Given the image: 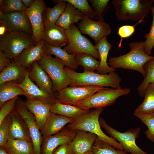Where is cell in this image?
Here are the masks:
<instances>
[{"label": "cell", "mask_w": 154, "mask_h": 154, "mask_svg": "<svg viewBox=\"0 0 154 154\" xmlns=\"http://www.w3.org/2000/svg\"><path fill=\"white\" fill-rule=\"evenodd\" d=\"M130 50L127 53L117 57H110L108 64L111 67L137 71L145 76L144 65L154 58L146 53L144 41L133 42L129 44Z\"/></svg>", "instance_id": "6da1fadb"}, {"label": "cell", "mask_w": 154, "mask_h": 154, "mask_svg": "<svg viewBox=\"0 0 154 154\" xmlns=\"http://www.w3.org/2000/svg\"><path fill=\"white\" fill-rule=\"evenodd\" d=\"M103 110V108H95L73 120L67 126L68 129L74 131L82 130L92 133L96 135L99 139L112 145L115 148L123 150L119 143L113 137L107 135L102 130L99 118Z\"/></svg>", "instance_id": "7a4b0ae2"}, {"label": "cell", "mask_w": 154, "mask_h": 154, "mask_svg": "<svg viewBox=\"0 0 154 154\" xmlns=\"http://www.w3.org/2000/svg\"><path fill=\"white\" fill-rule=\"evenodd\" d=\"M112 4L119 21L142 20L151 10L154 0H113Z\"/></svg>", "instance_id": "3957f363"}, {"label": "cell", "mask_w": 154, "mask_h": 154, "mask_svg": "<svg viewBox=\"0 0 154 154\" xmlns=\"http://www.w3.org/2000/svg\"><path fill=\"white\" fill-rule=\"evenodd\" d=\"M64 69L71 79L70 86H96L121 88L120 84L122 79L115 72L103 74L94 72H78L66 67Z\"/></svg>", "instance_id": "277c9868"}, {"label": "cell", "mask_w": 154, "mask_h": 154, "mask_svg": "<svg viewBox=\"0 0 154 154\" xmlns=\"http://www.w3.org/2000/svg\"><path fill=\"white\" fill-rule=\"evenodd\" d=\"M33 36L21 32H7L0 36V51L14 61L25 49L35 45Z\"/></svg>", "instance_id": "5b68a950"}, {"label": "cell", "mask_w": 154, "mask_h": 154, "mask_svg": "<svg viewBox=\"0 0 154 154\" xmlns=\"http://www.w3.org/2000/svg\"><path fill=\"white\" fill-rule=\"evenodd\" d=\"M130 91L128 88L114 89L106 87L72 105L85 110L103 108L113 105L118 98L128 94Z\"/></svg>", "instance_id": "8992f818"}, {"label": "cell", "mask_w": 154, "mask_h": 154, "mask_svg": "<svg viewBox=\"0 0 154 154\" xmlns=\"http://www.w3.org/2000/svg\"><path fill=\"white\" fill-rule=\"evenodd\" d=\"M37 62L50 78L54 90L58 92L70 85L71 79L64 69V64L59 58L45 53Z\"/></svg>", "instance_id": "52a82bcc"}, {"label": "cell", "mask_w": 154, "mask_h": 154, "mask_svg": "<svg viewBox=\"0 0 154 154\" xmlns=\"http://www.w3.org/2000/svg\"><path fill=\"white\" fill-rule=\"evenodd\" d=\"M69 42L64 49L69 54L81 53L89 54L96 58L100 59L98 50L89 39L83 36L78 28L74 24L65 30Z\"/></svg>", "instance_id": "ba28073f"}, {"label": "cell", "mask_w": 154, "mask_h": 154, "mask_svg": "<svg viewBox=\"0 0 154 154\" xmlns=\"http://www.w3.org/2000/svg\"><path fill=\"white\" fill-rule=\"evenodd\" d=\"M101 127L121 145L123 150L131 154H149L137 146L135 142L140 132L139 127L131 128L124 132L117 131L109 125L102 117L99 119Z\"/></svg>", "instance_id": "9c48e42d"}, {"label": "cell", "mask_w": 154, "mask_h": 154, "mask_svg": "<svg viewBox=\"0 0 154 154\" xmlns=\"http://www.w3.org/2000/svg\"><path fill=\"white\" fill-rule=\"evenodd\" d=\"M15 109L26 124L33 146V154H41L42 137L35 117L26 107L24 102L18 97Z\"/></svg>", "instance_id": "30bf717a"}, {"label": "cell", "mask_w": 154, "mask_h": 154, "mask_svg": "<svg viewBox=\"0 0 154 154\" xmlns=\"http://www.w3.org/2000/svg\"><path fill=\"white\" fill-rule=\"evenodd\" d=\"M106 88L96 86L67 87L58 92L56 101L62 104L72 105Z\"/></svg>", "instance_id": "8fae6325"}, {"label": "cell", "mask_w": 154, "mask_h": 154, "mask_svg": "<svg viewBox=\"0 0 154 154\" xmlns=\"http://www.w3.org/2000/svg\"><path fill=\"white\" fill-rule=\"evenodd\" d=\"M0 25L4 26L7 32H21L33 36L32 27L24 12L5 14L0 11Z\"/></svg>", "instance_id": "7c38bea8"}, {"label": "cell", "mask_w": 154, "mask_h": 154, "mask_svg": "<svg viewBox=\"0 0 154 154\" xmlns=\"http://www.w3.org/2000/svg\"><path fill=\"white\" fill-rule=\"evenodd\" d=\"M46 9L44 1L35 0L32 5L25 11L31 24L33 36L37 44L42 39L44 29L42 13Z\"/></svg>", "instance_id": "4fadbf2b"}, {"label": "cell", "mask_w": 154, "mask_h": 154, "mask_svg": "<svg viewBox=\"0 0 154 154\" xmlns=\"http://www.w3.org/2000/svg\"><path fill=\"white\" fill-rule=\"evenodd\" d=\"M78 25L81 33L91 37L94 40L95 44L104 37L110 35L112 31L109 24L105 22L94 21L84 15Z\"/></svg>", "instance_id": "5bb4252c"}, {"label": "cell", "mask_w": 154, "mask_h": 154, "mask_svg": "<svg viewBox=\"0 0 154 154\" xmlns=\"http://www.w3.org/2000/svg\"><path fill=\"white\" fill-rule=\"evenodd\" d=\"M44 23L42 40L45 44L61 48L68 44L69 40L65 29L56 24L50 23L45 19Z\"/></svg>", "instance_id": "9a60e30c"}, {"label": "cell", "mask_w": 154, "mask_h": 154, "mask_svg": "<svg viewBox=\"0 0 154 154\" xmlns=\"http://www.w3.org/2000/svg\"><path fill=\"white\" fill-rule=\"evenodd\" d=\"M15 84L25 92L27 99L40 101L45 103L53 104L56 101L53 94L43 91L35 85L30 79L29 72L26 73L23 81L19 84Z\"/></svg>", "instance_id": "2e32d148"}, {"label": "cell", "mask_w": 154, "mask_h": 154, "mask_svg": "<svg viewBox=\"0 0 154 154\" xmlns=\"http://www.w3.org/2000/svg\"><path fill=\"white\" fill-rule=\"evenodd\" d=\"M76 133V131L68 129L44 138L41 146V154H53L54 150L59 146L70 143Z\"/></svg>", "instance_id": "e0dca14e"}, {"label": "cell", "mask_w": 154, "mask_h": 154, "mask_svg": "<svg viewBox=\"0 0 154 154\" xmlns=\"http://www.w3.org/2000/svg\"><path fill=\"white\" fill-rule=\"evenodd\" d=\"M45 43L40 40L35 45L24 49L14 61L27 69L35 62L40 60L44 55Z\"/></svg>", "instance_id": "ac0fdd59"}, {"label": "cell", "mask_w": 154, "mask_h": 154, "mask_svg": "<svg viewBox=\"0 0 154 154\" xmlns=\"http://www.w3.org/2000/svg\"><path fill=\"white\" fill-rule=\"evenodd\" d=\"M10 114L11 120L9 130V139L32 142L28 128L23 119L15 109Z\"/></svg>", "instance_id": "d6986e66"}, {"label": "cell", "mask_w": 154, "mask_h": 154, "mask_svg": "<svg viewBox=\"0 0 154 154\" xmlns=\"http://www.w3.org/2000/svg\"><path fill=\"white\" fill-rule=\"evenodd\" d=\"M97 138V136L92 133L82 130L76 131L75 137L69 144L75 154H83L92 151Z\"/></svg>", "instance_id": "ffe728a7"}, {"label": "cell", "mask_w": 154, "mask_h": 154, "mask_svg": "<svg viewBox=\"0 0 154 154\" xmlns=\"http://www.w3.org/2000/svg\"><path fill=\"white\" fill-rule=\"evenodd\" d=\"M29 76L32 81L41 90L48 93L53 94L52 82L47 73L37 62L32 65L29 72Z\"/></svg>", "instance_id": "44dd1931"}, {"label": "cell", "mask_w": 154, "mask_h": 154, "mask_svg": "<svg viewBox=\"0 0 154 154\" xmlns=\"http://www.w3.org/2000/svg\"><path fill=\"white\" fill-rule=\"evenodd\" d=\"M28 109L35 117L40 131L42 129L50 113L54 104L27 99L24 102Z\"/></svg>", "instance_id": "7402d4cb"}, {"label": "cell", "mask_w": 154, "mask_h": 154, "mask_svg": "<svg viewBox=\"0 0 154 154\" xmlns=\"http://www.w3.org/2000/svg\"><path fill=\"white\" fill-rule=\"evenodd\" d=\"M73 120L72 118L51 112L41 131L42 139L58 133L66 125L70 123Z\"/></svg>", "instance_id": "603a6c76"}, {"label": "cell", "mask_w": 154, "mask_h": 154, "mask_svg": "<svg viewBox=\"0 0 154 154\" xmlns=\"http://www.w3.org/2000/svg\"><path fill=\"white\" fill-rule=\"evenodd\" d=\"M27 72L26 69L12 61L1 72L0 85L7 82L19 84L24 80Z\"/></svg>", "instance_id": "cb8c5ba5"}, {"label": "cell", "mask_w": 154, "mask_h": 154, "mask_svg": "<svg viewBox=\"0 0 154 154\" xmlns=\"http://www.w3.org/2000/svg\"><path fill=\"white\" fill-rule=\"evenodd\" d=\"M95 46L98 51L100 59V65L96 70L97 73L105 74L115 72L116 69L110 67L107 62L108 55L112 45L108 41L107 37H104Z\"/></svg>", "instance_id": "d4e9b609"}, {"label": "cell", "mask_w": 154, "mask_h": 154, "mask_svg": "<svg viewBox=\"0 0 154 154\" xmlns=\"http://www.w3.org/2000/svg\"><path fill=\"white\" fill-rule=\"evenodd\" d=\"M65 9L55 24L65 30L71 25L82 20L83 14L73 5L66 2Z\"/></svg>", "instance_id": "484cf974"}, {"label": "cell", "mask_w": 154, "mask_h": 154, "mask_svg": "<svg viewBox=\"0 0 154 154\" xmlns=\"http://www.w3.org/2000/svg\"><path fill=\"white\" fill-rule=\"evenodd\" d=\"M51 112L72 118L73 120L79 118L90 112L76 106L61 103L56 101L52 106Z\"/></svg>", "instance_id": "4316f807"}, {"label": "cell", "mask_w": 154, "mask_h": 154, "mask_svg": "<svg viewBox=\"0 0 154 154\" xmlns=\"http://www.w3.org/2000/svg\"><path fill=\"white\" fill-rule=\"evenodd\" d=\"M46 53L50 55H53L60 59L65 67L75 71L78 67L74 55L68 53L61 47L44 44Z\"/></svg>", "instance_id": "83f0119b"}, {"label": "cell", "mask_w": 154, "mask_h": 154, "mask_svg": "<svg viewBox=\"0 0 154 154\" xmlns=\"http://www.w3.org/2000/svg\"><path fill=\"white\" fill-rule=\"evenodd\" d=\"M26 95L24 90L15 83L7 82L0 85V108L6 102L19 95Z\"/></svg>", "instance_id": "f1b7e54d"}, {"label": "cell", "mask_w": 154, "mask_h": 154, "mask_svg": "<svg viewBox=\"0 0 154 154\" xmlns=\"http://www.w3.org/2000/svg\"><path fill=\"white\" fill-rule=\"evenodd\" d=\"M8 154H33L31 142L9 139L4 147Z\"/></svg>", "instance_id": "f546056e"}, {"label": "cell", "mask_w": 154, "mask_h": 154, "mask_svg": "<svg viewBox=\"0 0 154 154\" xmlns=\"http://www.w3.org/2000/svg\"><path fill=\"white\" fill-rule=\"evenodd\" d=\"M144 99L133 114H154V83H149L146 88Z\"/></svg>", "instance_id": "4dcf8cb0"}, {"label": "cell", "mask_w": 154, "mask_h": 154, "mask_svg": "<svg viewBox=\"0 0 154 154\" xmlns=\"http://www.w3.org/2000/svg\"><path fill=\"white\" fill-rule=\"evenodd\" d=\"M73 55L78 65L83 67L84 72H94L99 66L100 61L89 54L81 53Z\"/></svg>", "instance_id": "1f68e13d"}, {"label": "cell", "mask_w": 154, "mask_h": 154, "mask_svg": "<svg viewBox=\"0 0 154 154\" xmlns=\"http://www.w3.org/2000/svg\"><path fill=\"white\" fill-rule=\"evenodd\" d=\"M143 69L145 76L137 88L139 95L143 97H144L147 85L149 83H154V58L146 63Z\"/></svg>", "instance_id": "d6a6232c"}, {"label": "cell", "mask_w": 154, "mask_h": 154, "mask_svg": "<svg viewBox=\"0 0 154 154\" xmlns=\"http://www.w3.org/2000/svg\"><path fill=\"white\" fill-rule=\"evenodd\" d=\"M112 145L99 139L94 143L92 151L95 154H128L123 150H116Z\"/></svg>", "instance_id": "836d02e7"}, {"label": "cell", "mask_w": 154, "mask_h": 154, "mask_svg": "<svg viewBox=\"0 0 154 154\" xmlns=\"http://www.w3.org/2000/svg\"><path fill=\"white\" fill-rule=\"evenodd\" d=\"M53 1L57 4L52 7H48L46 9L45 19L50 23L55 24L64 12L67 3L64 0Z\"/></svg>", "instance_id": "e575fe53"}, {"label": "cell", "mask_w": 154, "mask_h": 154, "mask_svg": "<svg viewBox=\"0 0 154 154\" xmlns=\"http://www.w3.org/2000/svg\"><path fill=\"white\" fill-rule=\"evenodd\" d=\"M70 3L78 9L83 15L92 19L96 18L94 10L90 7L87 0H64Z\"/></svg>", "instance_id": "d590c367"}, {"label": "cell", "mask_w": 154, "mask_h": 154, "mask_svg": "<svg viewBox=\"0 0 154 154\" xmlns=\"http://www.w3.org/2000/svg\"><path fill=\"white\" fill-rule=\"evenodd\" d=\"M133 114L139 118L147 126L148 129L145 132V135L147 139L154 142V114Z\"/></svg>", "instance_id": "8d00e7d4"}, {"label": "cell", "mask_w": 154, "mask_h": 154, "mask_svg": "<svg viewBox=\"0 0 154 154\" xmlns=\"http://www.w3.org/2000/svg\"><path fill=\"white\" fill-rule=\"evenodd\" d=\"M27 8L24 5L21 0H5L0 10L5 14L15 12L25 11Z\"/></svg>", "instance_id": "74e56055"}, {"label": "cell", "mask_w": 154, "mask_h": 154, "mask_svg": "<svg viewBox=\"0 0 154 154\" xmlns=\"http://www.w3.org/2000/svg\"><path fill=\"white\" fill-rule=\"evenodd\" d=\"M109 0H89L88 1L91 4L94 9L96 18L98 21L104 22V14L109 11L110 7Z\"/></svg>", "instance_id": "f35d334b"}, {"label": "cell", "mask_w": 154, "mask_h": 154, "mask_svg": "<svg viewBox=\"0 0 154 154\" xmlns=\"http://www.w3.org/2000/svg\"><path fill=\"white\" fill-rule=\"evenodd\" d=\"M151 11L153 17L149 33L145 35L144 37L146 40L144 41L145 52L150 55L154 47V3Z\"/></svg>", "instance_id": "ab89813d"}, {"label": "cell", "mask_w": 154, "mask_h": 154, "mask_svg": "<svg viewBox=\"0 0 154 154\" xmlns=\"http://www.w3.org/2000/svg\"><path fill=\"white\" fill-rule=\"evenodd\" d=\"M11 120L10 114L0 123V146L4 147L9 139V130Z\"/></svg>", "instance_id": "60d3db41"}, {"label": "cell", "mask_w": 154, "mask_h": 154, "mask_svg": "<svg viewBox=\"0 0 154 154\" xmlns=\"http://www.w3.org/2000/svg\"><path fill=\"white\" fill-rule=\"evenodd\" d=\"M18 97H16L6 102L0 107V123L15 109Z\"/></svg>", "instance_id": "b9f144b4"}, {"label": "cell", "mask_w": 154, "mask_h": 154, "mask_svg": "<svg viewBox=\"0 0 154 154\" xmlns=\"http://www.w3.org/2000/svg\"><path fill=\"white\" fill-rule=\"evenodd\" d=\"M135 28L134 26L125 25L119 27L118 29L117 34L121 38L119 46L120 47L121 40L123 38H127L131 35L134 32Z\"/></svg>", "instance_id": "7bdbcfd3"}, {"label": "cell", "mask_w": 154, "mask_h": 154, "mask_svg": "<svg viewBox=\"0 0 154 154\" xmlns=\"http://www.w3.org/2000/svg\"><path fill=\"white\" fill-rule=\"evenodd\" d=\"M53 154H75L69 143L62 145L57 147Z\"/></svg>", "instance_id": "ee69618b"}, {"label": "cell", "mask_w": 154, "mask_h": 154, "mask_svg": "<svg viewBox=\"0 0 154 154\" xmlns=\"http://www.w3.org/2000/svg\"><path fill=\"white\" fill-rule=\"evenodd\" d=\"M12 61L5 54L0 51V71L8 66Z\"/></svg>", "instance_id": "f6af8a7d"}, {"label": "cell", "mask_w": 154, "mask_h": 154, "mask_svg": "<svg viewBox=\"0 0 154 154\" xmlns=\"http://www.w3.org/2000/svg\"><path fill=\"white\" fill-rule=\"evenodd\" d=\"M25 6L27 8L31 7L33 3L35 0H21Z\"/></svg>", "instance_id": "bcb514c9"}, {"label": "cell", "mask_w": 154, "mask_h": 154, "mask_svg": "<svg viewBox=\"0 0 154 154\" xmlns=\"http://www.w3.org/2000/svg\"><path fill=\"white\" fill-rule=\"evenodd\" d=\"M7 32L5 27L2 25H0V36H2Z\"/></svg>", "instance_id": "7dc6e473"}, {"label": "cell", "mask_w": 154, "mask_h": 154, "mask_svg": "<svg viewBox=\"0 0 154 154\" xmlns=\"http://www.w3.org/2000/svg\"><path fill=\"white\" fill-rule=\"evenodd\" d=\"M0 154H8L4 147L0 146Z\"/></svg>", "instance_id": "c3c4849f"}, {"label": "cell", "mask_w": 154, "mask_h": 154, "mask_svg": "<svg viewBox=\"0 0 154 154\" xmlns=\"http://www.w3.org/2000/svg\"><path fill=\"white\" fill-rule=\"evenodd\" d=\"M83 154H95L94 153H93L92 151H89L88 152H87L86 153H85Z\"/></svg>", "instance_id": "681fc988"}]
</instances>
